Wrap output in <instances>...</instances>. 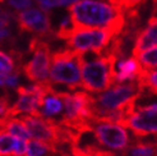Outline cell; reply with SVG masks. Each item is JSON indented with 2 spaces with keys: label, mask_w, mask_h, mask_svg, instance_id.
<instances>
[{
  "label": "cell",
  "mask_w": 157,
  "mask_h": 156,
  "mask_svg": "<svg viewBox=\"0 0 157 156\" xmlns=\"http://www.w3.org/2000/svg\"><path fill=\"white\" fill-rule=\"evenodd\" d=\"M67 12L74 28H107L120 33L124 28V10L100 0H78Z\"/></svg>",
  "instance_id": "1"
},
{
  "label": "cell",
  "mask_w": 157,
  "mask_h": 156,
  "mask_svg": "<svg viewBox=\"0 0 157 156\" xmlns=\"http://www.w3.org/2000/svg\"><path fill=\"white\" fill-rule=\"evenodd\" d=\"M81 87L88 93H101L115 83L117 59L111 54H104L97 58L81 61Z\"/></svg>",
  "instance_id": "2"
},
{
  "label": "cell",
  "mask_w": 157,
  "mask_h": 156,
  "mask_svg": "<svg viewBox=\"0 0 157 156\" xmlns=\"http://www.w3.org/2000/svg\"><path fill=\"white\" fill-rule=\"evenodd\" d=\"M79 54L70 49H61L52 54L49 69V81L51 84H64L70 91L81 87Z\"/></svg>",
  "instance_id": "3"
},
{
  "label": "cell",
  "mask_w": 157,
  "mask_h": 156,
  "mask_svg": "<svg viewBox=\"0 0 157 156\" xmlns=\"http://www.w3.org/2000/svg\"><path fill=\"white\" fill-rule=\"evenodd\" d=\"M117 35L119 33L116 32V29L111 27L74 28V32L67 40V46L68 49L77 53L93 51L96 54H101Z\"/></svg>",
  "instance_id": "4"
},
{
  "label": "cell",
  "mask_w": 157,
  "mask_h": 156,
  "mask_svg": "<svg viewBox=\"0 0 157 156\" xmlns=\"http://www.w3.org/2000/svg\"><path fill=\"white\" fill-rule=\"evenodd\" d=\"M28 50L33 53V57L27 64L22 65L21 71H23L25 76L31 82L36 84H46L50 83L49 81V69L51 60L50 45L48 41L41 40L37 36L31 38Z\"/></svg>",
  "instance_id": "5"
},
{
  "label": "cell",
  "mask_w": 157,
  "mask_h": 156,
  "mask_svg": "<svg viewBox=\"0 0 157 156\" xmlns=\"http://www.w3.org/2000/svg\"><path fill=\"white\" fill-rule=\"evenodd\" d=\"M15 23L21 32H33L41 40L52 36L50 13L41 8H29L15 13Z\"/></svg>",
  "instance_id": "6"
},
{
  "label": "cell",
  "mask_w": 157,
  "mask_h": 156,
  "mask_svg": "<svg viewBox=\"0 0 157 156\" xmlns=\"http://www.w3.org/2000/svg\"><path fill=\"white\" fill-rule=\"evenodd\" d=\"M92 132L101 146H105L110 151H125L130 145V137L124 127L111 122H93Z\"/></svg>",
  "instance_id": "7"
},
{
  "label": "cell",
  "mask_w": 157,
  "mask_h": 156,
  "mask_svg": "<svg viewBox=\"0 0 157 156\" xmlns=\"http://www.w3.org/2000/svg\"><path fill=\"white\" fill-rule=\"evenodd\" d=\"M156 115H157L156 103L147 106L136 107L134 111L121 123V127H124L125 129L129 128L138 138L156 135L157 131Z\"/></svg>",
  "instance_id": "8"
},
{
  "label": "cell",
  "mask_w": 157,
  "mask_h": 156,
  "mask_svg": "<svg viewBox=\"0 0 157 156\" xmlns=\"http://www.w3.org/2000/svg\"><path fill=\"white\" fill-rule=\"evenodd\" d=\"M156 40H157V21H156V15L152 14L151 18L148 19L147 27L140 31L136 38L134 46H133L132 50V57L137 59L142 53L152 48H156Z\"/></svg>",
  "instance_id": "9"
},
{
  "label": "cell",
  "mask_w": 157,
  "mask_h": 156,
  "mask_svg": "<svg viewBox=\"0 0 157 156\" xmlns=\"http://www.w3.org/2000/svg\"><path fill=\"white\" fill-rule=\"evenodd\" d=\"M27 142L0 129V156H25Z\"/></svg>",
  "instance_id": "10"
},
{
  "label": "cell",
  "mask_w": 157,
  "mask_h": 156,
  "mask_svg": "<svg viewBox=\"0 0 157 156\" xmlns=\"http://www.w3.org/2000/svg\"><path fill=\"white\" fill-rule=\"evenodd\" d=\"M140 71H142V68H140L138 59L130 57L124 60H120L117 63V71L115 73V83L136 81Z\"/></svg>",
  "instance_id": "11"
},
{
  "label": "cell",
  "mask_w": 157,
  "mask_h": 156,
  "mask_svg": "<svg viewBox=\"0 0 157 156\" xmlns=\"http://www.w3.org/2000/svg\"><path fill=\"white\" fill-rule=\"evenodd\" d=\"M63 111V103L61 100L56 96L55 90L51 87V90L46 93V96L42 100V104L40 106V114L42 118H50L59 115Z\"/></svg>",
  "instance_id": "12"
},
{
  "label": "cell",
  "mask_w": 157,
  "mask_h": 156,
  "mask_svg": "<svg viewBox=\"0 0 157 156\" xmlns=\"http://www.w3.org/2000/svg\"><path fill=\"white\" fill-rule=\"evenodd\" d=\"M0 129L14 136V137L19 138V139H23V141H26V142L29 141V138H31L25 123L22 122L21 118H9L3 124V127Z\"/></svg>",
  "instance_id": "13"
},
{
  "label": "cell",
  "mask_w": 157,
  "mask_h": 156,
  "mask_svg": "<svg viewBox=\"0 0 157 156\" xmlns=\"http://www.w3.org/2000/svg\"><path fill=\"white\" fill-rule=\"evenodd\" d=\"M157 72L156 71H147V69H142L140 73L137 77V84L142 93L148 92L151 95H156L157 91Z\"/></svg>",
  "instance_id": "14"
},
{
  "label": "cell",
  "mask_w": 157,
  "mask_h": 156,
  "mask_svg": "<svg viewBox=\"0 0 157 156\" xmlns=\"http://www.w3.org/2000/svg\"><path fill=\"white\" fill-rule=\"evenodd\" d=\"M123 156H156V143L137 141L128 146Z\"/></svg>",
  "instance_id": "15"
},
{
  "label": "cell",
  "mask_w": 157,
  "mask_h": 156,
  "mask_svg": "<svg viewBox=\"0 0 157 156\" xmlns=\"http://www.w3.org/2000/svg\"><path fill=\"white\" fill-rule=\"evenodd\" d=\"M139 59V64L142 69H147V71H156L157 65V48H152L150 50H147L142 53L137 58Z\"/></svg>",
  "instance_id": "16"
},
{
  "label": "cell",
  "mask_w": 157,
  "mask_h": 156,
  "mask_svg": "<svg viewBox=\"0 0 157 156\" xmlns=\"http://www.w3.org/2000/svg\"><path fill=\"white\" fill-rule=\"evenodd\" d=\"M0 48L10 50H18L17 49V37L14 36L13 31L8 28H0Z\"/></svg>",
  "instance_id": "17"
},
{
  "label": "cell",
  "mask_w": 157,
  "mask_h": 156,
  "mask_svg": "<svg viewBox=\"0 0 157 156\" xmlns=\"http://www.w3.org/2000/svg\"><path fill=\"white\" fill-rule=\"evenodd\" d=\"M73 32H74L73 23H72V21H70L69 15H65V17L61 19L60 26H59L56 32H55V36H56L58 38H61V40H68V38L72 36Z\"/></svg>",
  "instance_id": "18"
},
{
  "label": "cell",
  "mask_w": 157,
  "mask_h": 156,
  "mask_svg": "<svg viewBox=\"0 0 157 156\" xmlns=\"http://www.w3.org/2000/svg\"><path fill=\"white\" fill-rule=\"evenodd\" d=\"M15 64L17 63H15L14 59L9 54L0 50V74H9L14 69L21 68L19 65H15Z\"/></svg>",
  "instance_id": "19"
},
{
  "label": "cell",
  "mask_w": 157,
  "mask_h": 156,
  "mask_svg": "<svg viewBox=\"0 0 157 156\" xmlns=\"http://www.w3.org/2000/svg\"><path fill=\"white\" fill-rule=\"evenodd\" d=\"M15 23V13L0 6V28H8Z\"/></svg>",
  "instance_id": "20"
},
{
  "label": "cell",
  "mask_w": 157,
  "mask_h": 156,
  "mask_svg": "<svg viewBox=\"0 0 157 156\" xmlns=\"http://www.w3.org/2000/svg\"><path fill=\"white\" fill-rule=\"evenodd\" d=\"M10 107V100H9V93L5 91L3 96H0V128L3 127V124L8 120V109Z\"/></svg>",
  "instance_id": "21"
},
{
  "label": "cell",
  "mask_w": 157,
  "mask_h": 156,
  "mask_svg": "<svg viewBox=\"0 0 157 156\" xmlns=\"http://www.w3.org/2000/svg\"><path fill=\"white\" fill-rule=\"evenodd\" d=\"M38 5H40L42 9L48 10L50 8H55V6H63V5H70L75 3L77 0H33Z\"/></svg>",
  "instance_id": "22"
},
{
  "label": "cell",
  "mask_w": 157,
  "mask_h": 156,
  "mask_svg": "<svg viewBox=\"0 0 157 156\" xmlns=\"http://www.w3.org/2000/svg\"><path fill=\"white\" fill-rule=\"evenodd\" d=\"M5 2L15 10H23L33 5V0H5Z\"/></svg>",
  "instance_id": "23"
},
{
  "label": "cell",
  "mask_w": 157,
  "mask_h": 156,
  "mask_svg": "<svg viewBox=\"0 0 157 156\" xmlns=\"http://www.w3.org/2000/svg\"><path fill=\"white\" fill-rule=\"evenodd\" d=\"M3 2H5V0H0V3H3Z\"/></svg>",
  "instance_id": "24"
},
{
  "label": "cell",
  "mask_w": 157,
  "mask_h": 156,
  "mask_svg": "<svg viewBox=\"0 0 157 156\" xmlns=\"http://www.w3.org/2000/svg\"><path fill=\"white\" fill-rule=\"evenodd\" d=\"M52 156H56V154H55V155H52Z\"/></svg>",
  "instance_id": "25"
}]
</instances>
